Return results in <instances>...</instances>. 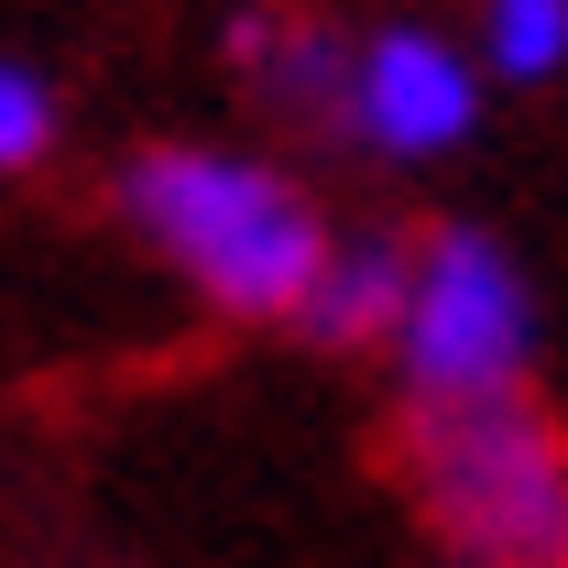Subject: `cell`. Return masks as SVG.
<instances>
[{
  "label": "cell",
  "instance_id": "obj_1",
  "mask_svg": "<svg viewBox=\"0 0 568 568\" xmlns=\"http://www.w3.org/2000/svg\"><path fill=\"white\" fill-rule=\"evenodd\" d=\"M121 219L219 317H306V295L328 274V252H339L295 175H274L263 153H219V142L132 153L121 164Z\"/></svg>",
  "mask_w": 568,
  "mask_h": 568
},
{
  "label": "cell",
  "instance_id": "obj_2",
  "mask_svg": "<svg viewBox=\"0 0 568 568\" xmlns=\"http://www.w3.org/2000/svg\"><path fill=\"white\" fill-rule=\"evenodd\" d=\"M405 470L437 525V547L470 568H568V437L525 383L514 394H459V405H416L405 426Z\"/></svg>",
  "mask_w": 568,
  "mask_h": 568
},
{
  "label": "cell",
  "instance_id": "obj_3",
  "mask_svg": "<svg viewBox=\"0 0 568 568\" xmlns=\"http://www.w3.org/2000/svg\"><path fill=\"white\" fill-rule=\"evenodd\" d=\"M536 361V284L514 274L493 230H437L416 241V295L394 328V372L416 405H459V394H514Z\"/></svg>",
  "mask_w": 568,
  "mask_h": 568
},
{
  "label": "cell",
  "instance_id": "obj_4",
  "mask_svg": "<svg viewBox=\"0 0 568 568\" xmlns=\"http://www.w3.org/2000/svg\"><path fill=\"white\" fill-rule=\"evenodd\" d=\"M470 121H481V77H470L459 44H437L426 22H383V33H361L351 121H339L351 142H372L383 164H426V153L470 142Z\"/></svg>",
  "mask_w": 568,
  "mask_h": 568
},
{
  "label": "cell",
  "instance_id": "obj_5",
  "mask_svg": "<svg viewBox=\"0 0 568 568\" xmlns=\"http://www.w3.org/2000/svg\"><path fill=\"white\" fill-rule=\"evenodd\" d=\"M230 67L252 77V99H263V110H295V121H351V77H361V44H339L328 22L241 11V33H230Z\"/></svg>",
  "mask_w": 568,
  "mask_h": 568
},
{
  "label": "cell",
  "instance_id": "obj_6",
  "mask_svg": "<svg viewBox=\"0 0 568 568\" xmlns=\"http://www.w3.org/2000/svg\"><path fill=\"white\" fill-rule=\"evenodd\" d=\"M405 295H416V252L405 241H339L328 252V274H317V295H306V339H328V351H383L394 328H405Z\"/></svg>",
  "mask_w": 568,
  "mask_h": 568
},
{
  "label": "cell",
  "instance_id": "obj_7",
  "mask_svg": "<svg viewBox=\"0 0 568 568\" xmlns=\"http://www.w3.org/2000/svg\"><path fill=\"white\" fill-rule=\"evenodd\" d=\"M481 67L493 77H558L568 67V0H481Z\"/></svg>",
  "mask_w": 568,
  "mask_h": 568
},
{
  "label": "cell",
  "instance_id": "obj_8",
  "mask_svg": "<svg viewBox=\"0 0 568 568\" xmlns=\"http://www.w3.org/2000/svg\"><path fill=\"white\" fill-rule=\"evenodd\" d=\"M44 153H55V88L11 55V67H0V164H11V175H33Z\"/></svg>",
  "mask_w": 568,
  "mask_h": 568
}]
</instances>
